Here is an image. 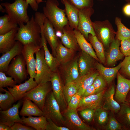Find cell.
I'll list each match as a JSON object with an SVG mask.
<instances>
[{
  "mask_svg": "<svg viewBox=\"0 0 130 130\" xmlns=\"http://www.w3.org/2000/svg\"><path fill=\"white\" fill-rule=\"evenodd\" d=\"M46 18L43 13L37 12L35 13V17L32 16L26 24L19 25L15 37L16 40L23 45L32 43L42 46L41 26Z\"/></svg>",
  "mask_w": 130,
  "mask_h": 130,
  "instance_id": "6da1fadb",
  "label": "cell"
},
{
  "mask_svg": "<svg viewBox=\"0 0 130 130\" xmlns=\"http://www.w3.org/2000/svg\"><path fill=\"white\" fill-rule=\"evenodd\" d=\"M43 7V13L53 26L55 31L63 32L64 27L68 24L64 9L58 7L57 0H46Z\"/></svg>",
  "mask_w": 130,
  "mask_h": 130,
  "instance_id": "7a4b0ae2",
  "label": "cell"
},
{
  "mask_svg": "<svg viewBox=\"0 0 130 130\" xmlns=\"http://www.w3.org/2000/svg\"><path fill=\"white\" fill-rule=\"evenodd\" d=\"M0 4L5 7L11 21L18 25L26 24L30 20L27 12L29 5L24 0H15L12 3L5 2Z\"/></svg>",
  "mask_w": 130,
  "mask_h": 130,
  "instance_id": "3957f363",
  "label": "cell"
},
{
  "mask_svg": "<svg viewBox=\"0 0 130 130\" xmlns=\"http://www.w3.org/2000/svg\"><path fill=\"white\" fill-rule=\"evenodd\" d=\"M43 116L51 119L57 125L63 126V116L59 106L56 99L52 90L48 94L42 110Z\"/></svg>",
  "mask_w": 130,
  "mask_h": 130,
  "instance_id": "277c9868",
  "label": "cell"
},
{
  "mask_svg": "<svg viewBox=\"0 0 130 130\" xmlns=\"http://www.w3.org/2000/svg\"><path fill=\"white\" fill-rule=\"evenodd\" d=\"M96 36L103 44L104 47L108 48L114 39L116 32L112 25L108 20L92 22Z\"/></svg>",
  "mask_w": 130,
  "mask_h": 130,
  "instance_id": "5b68a950",
  "label": "cell"
},
{
  "mask_svg": "<svg viewBox=\"0 0 130 130\" xmlns=\"http://www.w3.org/2000/svg\"><path fill=\"white\" fill-rule=\"evenodd\" d=\"M36 73L34 78L38 84L50 81L53 72L45 58L44 51L42 47L35 53Z\"/></svg>",
  "mask_w": 130,
  "mask_h": 130,
  "instance_id": "8992f818",
  "label": "cell"
},
{
  "mask_svg": "<svg viewBox=\"0 0 130 130\" xmlns=\"http://www.w3.org/2000/svg\"><path fill=\"white\" fill-rule=\"evenodd\" d=\"M52 90L50 81L40 84L27 92L22 99H27L31 100L42 110L47 96Z\"/></svg>",
  "mask_w": 130,
  "mask_h": 130,
  "instance_id": "52a82bcc",
  "label": "cell"
},
{
  "mask_svg": "<svg viewBox=\"0 0 130 130\" xmlns=\"http://www.w3.org/2000/svg\"><path fill=\"white\" fill-rule=\"evenodd\" d=\"M26 62L22 54L15 57L12 60L6 72L17 83L20 84L27 78L28 73Z\"/></svg>",
  "mask_w": 130,
  "mask_h": 130,
  "instance_id": "ba28073f",
  "label": "cell"
},
{
  "mask_svg": "<svg viewBox=\"0 0 130 130\" xmlns=\"http://www.w3.org/2000/svg\"><path fill=\"white\" fill-rule=\"evenodd\" d=\"M94 10L92 7L78 9L79 19L77 29L88 40V35L96 36L92 25L91 17Z\"/></svg>",
  "mask_w": 130,
  "mask_h": 130,
  "instance_id": "9c48e42d",
  "label": "cell"
},
{
  "mask_svg": "<svg viewBox=\"0 0 130 130\" xmlns=\"http://www.w3.org/2000/svg\"><path fill=\"white\" fill-rule=\"evenodd\" d=\"M77 109L67 108L62 113L63 126L70 130H95V129L84 123L79 117Z\"/></svg>",
  "mask_w": 130,
  "mask_h": 130,
  "instance_id": "30bf717a",
  "label": "cell"
},
{
  "mask_svg": "<svg viewBox=\"0 0 130 130\" xmlns=\"http://www.w3.org/2000/svg\"><path fill=\"white\" fill-rule=\"evenodd\" d=\"M42 47L32 43L23 45L22 54L26 62L28 73L30 77L33 78L36 75V60L34 54Z\"/></svg>",
  "mask_w": 130,
  "mask_h": 130,
  "instance_id": "8fae6325",
  "label": "cell"
},
{
  "mask_svg": "<svg viewBox=\"0 0 130 130\" xmlns=\"http://www.w3.org/2000/svg\"><path fill=\"white\" fill-rule=\"evenodd\" d=\"M50 82L54 96L60 108L62 113L68 108L64 93V86L59 75L56 71L53 72Z\"/></svg>",
  "mask_w": 130,
  "mask_h": 130,
  "instance_id": "7c38bea8",
  "label": "cell"
},
{
  "mask_svg": "<svg viewBox=\"0 0 130 130\" xmlns=\"http://www.w3.org/2000/svg\"><path fill=\"white\" fill-rule=\"evenodd\" d=\"M23 101L19 100L17 104L13 105L8 109L0 111V123L6 124L11 127L16 122L23 123L21 118L19 116V109Z\"/></svg>",
  "mask_w": 130,
  "mask_h": 130,
  "instance_id": "4fadbf2b",
  "label": "cell"
},
{
  "mask_svg": "<svg viewBox=\"0 0 130 130\" xmlns=\"http://www.w3.org/2000/svg\"><path fill=\"white\" fill-rule=\"evenodd\" d=\"M104 90L96 94L82 97L77 108L79 111L86 108L96 110L101 107L105 93Z\"/></svg>",
  "mask_w": 130,
  "mask_h": 130,
  "instance_id": "5bb4252c",
  "label": "cell"
},
{
  "mask_svg": "<svg viewBox=\"0 0 130 130\" xmlns=\"http://www.w3.org/2000/svg\"><path fill=\"white\" fill-rule=\"evenodd\" d=\"M23 47L21 43L17 41L13 48L2 53L0 58V71L6 72L11 61L16 56L22 54Z\"/></svg>",
  "mask_w": 130,
  "mask_h": 130,
  "instance_id": "9a60e30c",
  "label": "cell"
},
{
  "mask_svg": "<svg viewBox=\"0 0 130 130\" xmlns=\"http://www.w3.org/2000/svg\"><path fill=\"white\" fill-rule=\"evenodd\" d=\"M38 84L33 78L30 77L27 80L23 83L16 85L12 88L7 87L13 95L15 102L22 99L24 96L27 92L36 86Z\"/></svg>",
  "mask_w": 130,
  "mask_h": 130,
  "instance_id": "2e32d148",
  "label": "cell"
},
{
  "mask_svg": "<svg viewBox=\"0 0 130 130\" xmlns=\"http://www.w3.org/2000/svg\"><path fill=\"white\" fill-rule=\"evenodd\" d=\"M117 76V84L114 98L118 102L124 103L130 90V79L125 78L118 72Z\"/></svg>",
  "mask_w": 130,
  "mask_h": 130,
  "instance_id": "e0dca14e",
  "label": "cell"
},
{
  "mask_svg": "<svg viewBox=\"0 0 130 130\" xmlns=\"http://www.w3.org/2000/svg\"><path fill=\"white\" fill-rule=\"evenodd\" d=\"M42 28L44 36L52 49V54L56 57L58 38L53 26L46 18L44 20Z\"/></svg>",
  "mask_w": 130,
  "mask_h": 130,
  "instance_id": "ac0fdd59",
  "label": "cell"
},
{
  "mask_svg": "<svg viewBox=\"0 0 130 130\" xmlns=\"http://www.w3.org/2000/svg\"><path fill=\"white\" fill-rule=\"evenodd\" d=\"M120 44L121 41L115 38L110 43L106 57V63L107 65H114L124 57L120 49Z\"/></svg>",
  "mask_w": 130,
  "mask_h": 130,
  "instance_id": "d6986e66",
  "label": "cell"
},
{
  "mask_svg": "<svg viewBox=\"0 0 130 130\" xmlns=\"http://www.w3.org/2000/svg\"><path fill=\"white\" fill-rule=\"evenodd\" d=\"M95 60L91 56L82 51L78 59L80 76L84 75L95 68Z\"/></svg>",
  "mask_w": 130,
  "mask_h": 130,
  "instance_id": "ffe728a7",
  "label": "cell"
},
{
  "mask_svg": "<svg viewBox=\"0 0 130 130\" xmlns=\"http://www.w3.org/2000/svg\"><path fill=\"white\" fill-rule=\"evenodd\" d=\"M60 38L62 44L68 49L75 51L79 48L73 29L69 24L63 28V34Z\"/></svg>",
  "mask_w": 130,
  "mask_h": 130,
  "instance_id": "44dd1931",
  "label": "cell"
},
{
  "mask_svg": "<svg viewBox=\"0 0 130 130\" xmlns=\"http://www.w3.org/2000/svg\"><path fill=\"white\" fill-rule=\"evenodd\" d=\"M64 65H65L64 70L65 84L79 80L81 76L79 72L78 59L72 60Z\"/></svg>",
  "mask_w": 130,
  "mask_h": 130,
  "instance_id": "7402d4cb",
  "label": "cell"
},
{
  "mask_svg": "<svg viewBox=\"0 0 130 130\" xmlns=\"http://www.w3.org/2000/svg\"><path fill=\"white\" fill-rule=\"evenodd\" d=\"M115 91L114 86L112 85L105 92L102 107L106 110H110L117 113L120 110L121 107L114 99Z\"/></svg>",
  "mask_w": 130,
  "mask_h": 130,
  "instance_id": "603a6c76",
  "label": "cell"
},
{
  "mask_svg": "<svg viewBox=\"0 0 130 130\" xmlns=\"http://www.w3.org/2000/svg\"><path fill=\"white\" fill-rule=\"evenodd\" d=\"M61 0L65 6L64 9L69 25L73 29H77L79 19L78 9L68 0Z\"/></svg>",
  "mask_w": 130,
  "mask_h": 130,
  "instance_id": "cb8c5ba5",
  "label": "cell"
},
{
  "mask_svg": "<svg viewBox=\"0 0 130 130\" xmlns=\"http://www.w3.org/2000/svg\"><path fill=\"white\" fill-rule=\"evenodd\" d=\"M75 51L63 46L58 39L56 57L59 65H64L72 60Z\"/></svg>",
  "mask_w": 130,
  "mask_h": 130,
  "instance_id": "d4e9b609",
  "label": "cell"
},
{
  "mask_svg": "<svg viewBox=\"0 0 130 130\" xmlns=\"http://www.w3.org/2000/svg\"><path fill=\"white\" fill-rule=\"evenodd\" d=\"M122 62L115 67L108 68L104 66L101 63L96 62L95 68L104 78L107 84H110L113 81L120 69Z\"/></svg>",
  "mask_w": 130,
  "mask_h": 130,
  "instance_id": "484cf974",
  "label": "cell"
},
{
  "mask_svg": "<svg viewBox=\"0 0 130 130\" xmlns=\"http://www.w3.org/2000/svg\"><path fill=\"white\" fill-rule=\"evenodd\" d=\"M18 27L4 34L0 35V53H4L10 50L15 45Z\"/></svg>",
  "mask_w": 130,
  "mask_h": 130,
  "instance_id": "4316f807",
  "label": "cell"
},
{
  "mask_svg": "<svg viewBox=\"0 0 130 130\" xmlns=\"http://www.w3.org/2000/svg\"><path fill=\"white\" fill-rule=\"evenodd\" d=\"M23 105L19 114L22 117L43 116V113L38 106L34 103L27 99H23Z\"/></svg>",
  "mask_w": 130,
  "mask_h": 130,
  "instance_id": "83f0119b",
  "label": "cell"
},
{
  "mask_svg": "<svg viewBox=\"0 0 130 130\" xmlns=\"http://www.w3.org/2000/svg\"><path fill=\"white\" fill-rule=\"evenodd\" d=\"M74 32L79 47L82 50L91 56L97 61H99L91 44L88 42L78 30L74 29Z\"/></svg>",
  "mask_w": 130,
  "mask_h": 130,
  "instance_id": "f1b7e54d",
  "label": "cell"
},
{
  "mask_svg": "<svg viewBox=\"0 0 130 130\" xmlns=\"http://www.w3.org/2000/svg\"><path fill=\"white\" fill-rule=\"evenodd\" d=\"M21 118L23 124L37 130H46L48 123L46 118L43 116L38 117H22Z\"/></svg>",
  "mask_w": 130,
  "mask_h": 130,
  "instance_id": "f546056e",
  "label": "cell"
},
{
  "mask_svg": "<svg viewBox=\"0 0 130 130\" xmlns=\"http://www.w3.org/2000/svg\"><path fill=\"white\" fill-rule=\"evenodd\" d=\"M41 45L44 51L45 59L52 71L56 72L59 65L56 57L51 53L47 47V41L44 34L42 26L41 27Z\"/></svg>",
  "mask_w": 130,
  "mask_h": 130,
  "instance_id": "4dcf8cb0",
  "label": "cell"
},
{
  "mask_svg": "<svg viewBox=\"0 0 130 130\" xmlns=\"http://www.w3.org/2000/svg\"><path fill=\"white\" fill-rule=\"evenodd\" d=\"M88 40L90 42L96 54L100 63L103 64L106 63V58L105 54L104 47L99 40L96 36L89 34Z\"/></svg>",
  "mask_w": 130,
  "mask_h": 130,
  "instance_id": "1f68e13d",
  "label": "cell"
},
{
  "mask_svg": "<svg viewBox=\"0 0 130 130\" xmlns=\"http://www.w3.org/2000/svg\"><path fill=\"white\" fill-rule=\"evenodd\" d=\"M99 74L97 71H96L93 70L84 75L81 76L78 82V92L82 96L85 90L92 84L95 78Z\"/></svg>",
  "mask_w": 130,
  "mask_h": 130,
  "instance_id": "d6a6232c",
  "label": "cell"
},
{
  "mask_svg": "<svg viewBox=\"0 0 130 130\" xmlns=\"http://www.w3.org/2000/svg\"><path fill=\"white\" fill-rule=\"evenodd\" d=\"M115 22L117 29L115 38L120 41L130 39V29L126 27L122 23L121 18L116 17Z\"/></svg>",
  "mask_w": 130,
  "mask_h": 130,
  "instance_id": "836d02e7",
  "label": "cell"
},
{
  "mask_svg": "<svg viewBox=\"0 0 130 130\" xmlns=\"http://www.w3.org/2000/svg\"><path fill=\"white\" fill-rule=\"evenodd\" d=\"M18 27V24L12 21L7 14L0 17V35L8 33Z\"/></svg>",
  "mask_w": 130,
  "mask_h": 130,
  "instance_id": "e575fe53",
  "label": "cell"
},
{
  "mask_svg": "<svg viewBox=\"0 0 130 130\" xmlns=\"http://www.w3.org/2000/svg\"><path fill=\"white\" fill-rule=\"evenodd\" d=\"M5 94L0 93V110H5L12 107L15 102L14 98L8 90L4 89Z\"/></svg>",
  "mask_w": 130,
  "mask_h": 130,
  "instance_id": "d590c367",
  "label": "cell"
},
{
  "mask_svg": "<svg viewBox=\"0 0 130 130\" xmlns=\"http://www.w3.org/2000/svg\"><path fill=\"white\" fill-rule=\"evenodd\" d=\"M79 80L75 82L66 83L64 86V94L67 105L71 98L78 92Z\"/></svg>",
  "mask_w": 130,
  "mask_h": 130,
  "instance_id": "8d00e7d4",
  "label": "cell"
},
{
  "mask_svg": "<svg viewBox=\"0 0 130 130\" xmlns=\"http://www.w3.org/2000/svg\"><path fill=\"white\" fill-rule=\"evenodd\" d=\"M106 110L101 107L95 110L94 118L98 124L104 125L108 121V113Z\"/></svg>",
  "mask_w": 130,
  "mask_h": 130,
  "instance_id": "74e56055",
  "label": "cell"
},
{
  "mask_svg": "<svg viewBox=\"0 0 130 130\" xmlns=\"http://www.w3.org/2000/svg\"><path fill=\"white\" fill-rule=\"evenodd\" d=\"M11 77H7L4 72L0 71V91H4V87H10L12 88L17 83Z\"/></svg>",
  "mask_w": 130,
  "mask_h": 130,
  "instance_id": "f35d334b",
  "label": "cell"
},
{
  "mask_svg": "<svg viewBox=\"0 0 130 130\" xmlns=\"http://www.w3.org/2000/svg\"><path fill=\"white\" fill-rule=\"evenodd\" d=\"M73 5L78 9L92 7L94 0H68Z\"/></svg>",
  "mask_w": 130,
  "mask_h": 130,
  "instance_id": "ab89813d",
  "label": "cell"
},
{
  "mask_svg": "<svg viewBox=\"0 0 130 130\" xmlns=\"http://www.w3.org/2000/svg\"><path fill=\"white\" fill-rule=\"evenodd\" d=\"M106 83L104 78L99 74L95 78L92 85L98 93L104 90L106 86Z\"/></svg>",
  "mask_w": 130,
  "mask_h": 130,
  "instance_id": "60d3db41",
  "label": "cell"
},
{
  "mask_svg": "<svg viewBox=\"0 0 130 130\" xmlns=\"http://www.w3.org/2000/svg\"><path fill=\"white\" fill-rule=\"evenodd\" d=\"M119 113L120 116L124 119V120L130 125V107L126 104H124L120 109Z\"/></svg>",
  "mask_w": 130,
  "mask_h": 130,
  "instance_id": "b9f144b4",
  "label": "cell"
},
{
  "mask_svg": "<svg viewBox=\"0 0 130 130\" xmlns=\"http://www.w3.org/2000/svg\"><path fill=\"white\" fill-rule=\"evenodd\" d=\"M121 125L113 117H111L108 120L105 129L107 130H118L122 129Z\"/></svg>",
  "mask_w": 130,
  "mask_h": 130,
  "instance_id": "7bdbcfd3",
  "label": "cell"
},
{
  "mask_svg": "<svg viewBox=\"0 0 130 130\" xmlns=\"http://www.w3.org/2000/svg\"><path fill=\"white\" fill-rule=\"evenodd\" d=\"M95 110L91 109H85L80 111V114L85 120L90 122L94 118Z\"/></svg>",
  "mask_w": 130,
  "mask_h": 130,
  "instance_id": "ee69618b",
  "label": "cell"
},
{
  "mask_svg": "<svg viewBox=\"0 0 130 130\" xmlns=\"http://www.w3.org/2000/svg\"><path fill=\"white\" fill-rule=\"evenodd\" d=\"M120 69L121 72L130 77V56H125Z\"/></svg>",
  "mask_w": 130,
  "mask_h": 130,
  "instance_id": "f6af8a7d",
  "label": "cell"
},
{
  "mask_svg": "<svg viewBox=\"0 0 130 130\" xmlns=\"http://www.w3.org/2000/svg\"><path fill=\"white\" fill-rule=\"evenodd\" d=\"M81 97L82 95L77 92L71 98L68 104V108L77 109Z\"/></svg>",
  "mask_w": 130,
  "mask_h": 130,
  "instance_id": "bcb514c9",
  "label": "cell"
},
{
  "mask_svg": "<svg viewBox=\"0 0 130 130\" xmlns=\"http://www.w3.org/2000/svg\"><path fill=\"white\" fill-rule=\"evenodd\" d=\"M120 50L124 56H130V39L121 41Z\"/></svg>",
  "mask_w": 130,
  "mask_h": 130,
  "instance_id": "7dc6e473",
  "label": "cell"
},
{
  "mask_svg": "<svg viewBox=\"0 0 130 130\" xmlns=\"http://www.w3.org/2000/svg\"><path fill=\"white\" fill-rule=\"evenodd\" d=\"M46 119L48 123L46 130H70L67 127L57 125L50 119Z\"/></svg>",
  "mask_w": 130,
  "mask_h": 130,
  "instance_id": "c3c4849f",
  "label": "cell"
},
{
  "mask_svg": "<svg viewBox=\"0 0 130 130\" xmlns=\"http://www.w3.org/2000/svg\"><path fill=\"white\" fill-rule=\"evenodd\" d=\"M19 122H16L11 127L10 130H33V128L27 125H24Z\"/></svg>",
  "mask_w": 130,
  "mask_h": 130,
  "instance_id": "681fc988",
  "label": "cell"
},
{
  "mask_svg": "<svg viewBox=\"0 0 130 130\" xmlns=\"http://www.w3.org/2000/svg\"><path fill=\"white\" fill-rule=\"evenodd\" d=\"M97 93L96 89L92 84L85 90L82 97L87 96Z\"/></svg>",
  "mask_w": 130,
  "mask_h": 130,
  "instance_id": "f907efd6",
  "label": "cell"
},
{
  "mask_svg": "<svg viewBox=\"0 0 130 130\" xmlns=\"http://www.w3.org/2000/svg\"><path fill=\"white\" fill-rule=\"evenodd\" d=\"M27 4L30 6L32 8L34 11H37L38 8V4L36 0H24Z\"/></svg>",
  "mask_w": 130,
  "mask_h": 130,
  "instance_id": "816d5d0a",
  "label": "cell"
},
{
  "mask_svg": "<svg viewBox=\"0 0 130 130\" xmlns=\"http://www.w3.org/2000/svg\"><path fill=\"white\" fill-rule=\"evenodd\" d=\"M124 13L126 16L130 17V3H127L123 8Z\"/></svg>",
  "mask_w": 130,
  "mask_h": 130,
  "instance_id": "f5cc1de1",
  "label": "cell"
},
{
  "mask_svg": "<svg viewBox=\"0 0 130 130\" xmlns=\"http://www.w3.org/2000/svg\"><path fill=\"white\" fill-rule=\"evenodd\" d=\"M11 127L6 124L0 123V130H10Z\"/></svg>",
  "mask_w": 130,
  "mask_h": 130,
  "instance_id": "db71d44e",
  "label": "cell"
},
{
  "mask_svg": "<svg viewBox=\"0 0 130 130\" xmlns=\"http://www.w3.org/2000/svg\"><path fill=\"white\" fill-rule=\"evenodd\" d=\"M56 34L57 36L58 37H59L60 38L63 34V32L60 31H55Z\"/></svg>",
  "mask_w": 130,
  "mask_h": 130,
  "instance_id": "11a10c76",
  "label": "cell"
},
{
  "mask_svg": "<svg viewBox=\"0 0 130 130\" xmlns=\"http://www.w3.org/2000/svg\"><path fill=\"white\" fill-rule=\"evenodd\" d=\"M0 11L3 13L6 12V10L5 8H3V6L1 4L0 5Z\"/></svg>",
  "mask_w": 130,
  "mask_h": 130,
  "instance_id": "9f6ffc18",
  "label": "cell"
},
{
  "mask_svg": "<svg viewBox=\"0 0 130 130\" xmlns=\"http://www.w3.org/2000/svg\"><path fill=\"white\" fill-rule=\"evenodd\" d=\"M37 3L38 4L41 2H46V0H36Z\"/></svg>",
  "mask_w": 130,
  "mask_h": 130,
  "instance_id": "6f0895ef",
  "label": "cell"
},
{
  "mask_svg": "<svg viewBox=\"0 0 130 130\" xmlns=\"http://www.w3.org/2000/svg\"><path fill=\"white\" fill-rule=\"evenodd\" d=\"M125 0L127 3H130V0Z\"/></svg>",
  "mask_w": 130,
  "mask_h": 130,
  "instance_id": "680465c9",
  "label": "cell"
},
{
  "mask_svg": "<svg viewBox=\"0 0 130 130\" xmlns=\"http://www.w3.org/2000/svg\"><path fill=\"white\" fill-rule=\"evenodd\" d=\"M129 101L130 102V97H129Z\"/></svg>",
  "mask_w": 130,
  "mask_h": 130,
  "instance_id": "91938a15",
  "label": "cell"
},
{
  "mask_svg": "<svg viewBox=\"0 0 130 130\" xmlns=\"http://www.w3.org/2000/svg\"><path fill=\"white\" fill-rule=\"evenodd\" d=\"M99 0V1H103L104 0Z\"/></svg>",
  "mask_w": 130,
  "mask_h": 130,
  "instance_id": "94428289",
  "label": "cell"
},
{
  "mask_svg": "<svg viewBox=\"0 0 130 130\" xmlns=\"http://www.w3.org/2000/svg\"><path fill=\"white\" fill-rule=\"evenodd\" d=\"M0 0V1H3V0Z\"/></svg>",
  "mask_w": 130,
  "mask_h": 130,
  "instance_id": "6125c7cd",
  "label": "cell"
}]
</instances>
